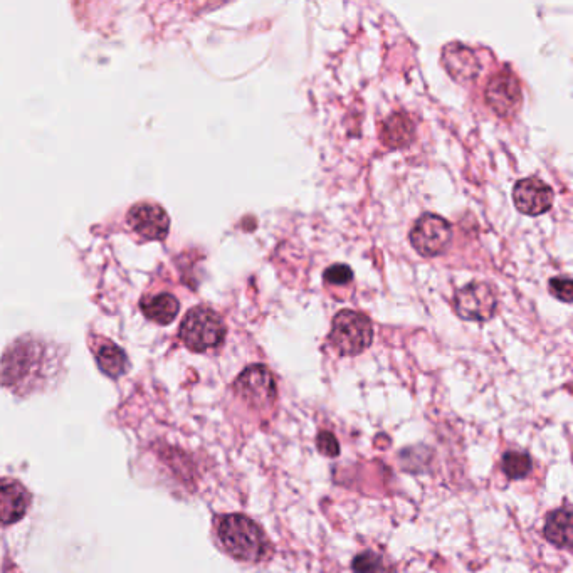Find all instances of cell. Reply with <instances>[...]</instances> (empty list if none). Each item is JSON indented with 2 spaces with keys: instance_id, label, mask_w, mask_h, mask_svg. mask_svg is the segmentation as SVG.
<instances>
[{
  "instance_id": "cell-1",
  "label": "cell",
  "mask_w": 573,
  "mask_h": 573,
  "mask_svg": "<svg viewBox=\"0 0 573 573\" xmlns=\"http://www.w3.org/2000/svg\"><path fill=\"white\" fill-rule=\"evenodd\" d=\"M63 362L58 345L43 338H19L0 360V384L21 397L41 392L56 384Z\"/></svg>"
},
{
  "instance_id": "cell-2",
  "label": "cell",
  "mask_w": 573,
  "mask_h": 573,
  "mask_svg": "<svg viewBox=\"0 0 573 573\" xmlns=\"http://www.w3.org/2000/svg\"><path fill=\"white\" fill-rule=\"evenodd\" d=\"M222 547L239 562H261L271 552L263 528L244 515H227L217 525Z\"/></svg>"
},
{
  "instance_id": "cell-3",
  "label": "cell",
  "mask_w": 573,
  "mask_h": 573,
  "mask_svg": "<svg viewBox=\"0 0 573 573\" xmlns=\"http://www.w3.org/2000/svg\"><path fill=\"white\" fill-rule=\"evenodd\" d=\"M226 332V323L221 315L206 306H197L190 310L180 326V338L185 347L197 353L221 347Z\"/></svg>"
},
{
  "instance_id": "cell-4",
  "label": "cell",
  "mask_w": 573,
  "mask_h": 573,
  "mask_svg": "<svg viewBox=\"0 0 573 573\" xmlns=\"http://www.w3.org/2000/svg\"><path fill=\"white\" fill-rule=\"evenodd\" d=\"M374 340V326L367 315L343 310L335 316L330 332L333 348L343 357H355L365 352Z\"/></svg>"
},
{
  "instance_id": "cell-5",
  "label": "cell",
  "mask_w": 573,
  "mask_h": 573,
  "mask_svg": "<svg viewBox=\"0 0 573 573\" xmlns=\"http://www.w3.org/2000/svg\"><path fill=\"white\" fill-rule=\"evenodd\" d=\"M412 248L424 258L441 256L453 239V227L436 214H424L417 219L411 231Z\"/></svg>"
},
{
  "instance_id": "cell-6",
  "label": "cell",
  "mask_w": 573,
  "mask_h": 573,
  "mask_svg": "<svg viewBox=\"0 0 573 573\" xmlns=\"http://www.w3.org/2000/svg\"><path fill=\"white\" fill-rule=\"evenodd\" d=\"M454 311L463 320L488 321L498 308L496 290L488 283H471L454 296Z\"/></svg>"
},
{
  "instance_id": "cell-7",
  "label": "cell",
  "mask_w": 573,
  "mask_h": 573,
  "mask_svg": "<svg viewBox=\"0 0 573 573\" xmlns=\"http://www.w3.org/2000/svg\"><path fill=\"white\" fill-rule=\"evenodd\" d=\"M236 394L253 407H268L276 400V382L268 368L263 365L248 367L237 377Z\"/></svg>"
},
{
  "instance_id": "cell-8",
  "label": "cell",
  "mask_w": 573,
  "mask_h": 573,
  "mask_svg": "<svg viewBox=\"0 0 573 573\" xmlns=\"http://www.w3.org/2000/svg\"><path fill=\"white\" fill-rule=\"evenodd\" d=\"M521 101L523 96H521L520 81L516 79L515 74L501 71L489 79L486 86V103L496 115L505 120L513 118L516 111L520 110Z\"/></svg>"
},
{
  "instance_id": "cell-9",
  "label": "cell",
  "mask_w": 573,
  "mask_h": 573,
  "mask_svg": "<svg viewBox=\"0 0 573 573\" xmlns=\"http://www.w3.org/2000/svg\"><path fill=\"white\" fill-rule=\"evenodd\" d=\"M515 206L525 216H542L553 206V190L537 177L516 182L513 190Z\"/></svg>"
},
{
  "instance_id": "cell-10",
  "label": "cell",
  "mask_w": 573,
  "mask_h": 573,
  "mask_svg": "<svg viewBox=\"0 0 573 573\" xmlns=\"http://www.w3.org/2000/svg\"><path fill=\"white\" fill-rule=\"evenodd\" d=\"M128 224L147 241H163L169 234L170 219L162 207L143 202L128 212Z\"/></svg>"
},
{
  "instance_id": "cell-11",
  "label": "cell",
  "mask_w": 573,
  "mask_h": 573,
  "mask_svg": "<svg viewBox=\"0 0 573 573\" xmlns=\"http://www.w3.org/2000/svg\"><path fill=\"white\" fill-rule=\"evenodd\" d=\"M31 495L16 479H0V530L16 525L26 516Z\"/></svg>"
},
{
  "instance_id": "cell-12",
  "label": "cell",
  "mask_w": 573,
  "mask_h": 573,
  "mask_svg": "<svg viewBox=\"0 0 573 573\" xmlns=\"http://www.w3.org/2000/svg\"><path fill=\"white\" fill-rule=\"evenodd\" d=\"M442 64L449 76L458 83L474 81L481 73L478 56L464 44H447L446 48L442 49Z\"/></svg>"
},
{
  "instance_id": "cell-13",
  "label": "cell",
  "mask_w": 573,
  "mask_h": 573,
  "mask_svg": "<svg viewBox=\"0 0 573 573\" xmlns=\"http://www.w3.org/2000/svg\"><path fill=\"white\" fill-rule=\"evenodd\" d=\"M416 133L414 123L405 113H394L382 123L380 140L385 147L404 148L412 142Z\"/></svg>"
},
{
  "instance_id": "cell-14",
  "label": "cell",
  "mask_w": 573,
  "mask_h": 573,
  "mask_svg": "<svg viewBox=\"0 0 573 573\" xmlns=\"http://www.w3.org/2000/svg\"><path fill=\"white\" fill-rule=\"evenodd\" d=\"M179 300L170 293L145 296L142 300L143 315L158 325H170L179 315Z\"/></svg>"
},
{
  "instance_id": "cell-15",
  "label": "cell",
  "mask_w": 573,
  "mask_h": 573,
  "mask_svg": "<svg viewBox=\"0 0 573 573\" xmlns=\"http://www.w3.org/2000/svg\"><path fill=\"white\" fill-rule=\"evenodd\" d=\"M545 538L560 548H570L572 545V511L568 506L553 511L547 518L543 528Z\"/></svg>"
},
{
  "instance_id": "cell-16",
  "label": "cell",
  "mask_w": 573,
  "mask_h": 573,
  "mask_svg": "<svg viewBox=\"0 0 573 573\" xmlns=\"http://www.w3.org/2000/svg\"><path fill=\"white\" fill-rule=\"evenodd\" d=\"M96 362L103 374L111 379H118L123 374H127L130 368L127 353L123 352L118 345L111 342H103L95 350Z\"/></svg>"
},
{
  "instance_id": "cell-17",
  "label": "cell",
  "mask_w": 573,
  "mask_h": 573,
  "mask_svg": "<svg viewBox=\"0 0 573 573\" xmlns=\"http://www.w3.org/2000/svg\"><path fill=\"white\" fill-rule=\"evenodd\" d=\"M531 471V461L523 453H506L503 456V473L510 479L525 478Z\"/></svg>"
},
{
  "instance_id": "cell-18",
  "label": "cell",
  "mask_w": 573,
  "mask_h": 573,
  "mask_svg": "<svg viewBox=\"0 0 573 573\" xmlns=\"http://www.w3.org/2000/svg\"><path fill=\"white\" fill-rule=\"evenodd\" d=\"M355 573H379L382 570V560L372 552L360 553L352 563Z\"/></svg>"
},
{
  "instance_id": "cell-19",
  "label": "cell",
  "mask_w": 573,
  "mask_h": 573,
  "mask_svg": "<svg viewBox=\"0 0 573 573\" xmlns=\"http://www.w3.org/2000/svg\"><path fill=\"white\" fill-rule=\"evenodd\" d=\"M326 283L333 284V286H343L348 284L353 279V271L347 264H333L330 268L326 269L323 274Z\"/></svg>"
},
{
  "instance_id": "cell-20",
  "label": "cell",
  "mask_w": 573,
  "mask_h": 573,
  "mask_svg": "<svg viewBox=\"0 0 573 573\" xmlns=\"http://www.w3.org/2000/svg\"><path fill=\"white\" fill-rule=\"evenodd\" d=\"M550 293L558 300L563 301V303H570L573 296L572 279L568 278V276L553 278L550 281Z\"/></svg>"
},
{
  "instance_id": "cell-21",
  "label": "cell",
  "mask_w": 573,
  "mask_h": 573,
  "mask_svg": "<svg viewBox=\"0 0 573 573\" xmlns=\"http://www.w3.org/2000/svg\"><path fill=\"white\" fill-rule=\"evenodd\" d=\"M316 447L320 449V453L328 458H337L340 454V444H338L337 437L333 436L332 432L323 431L316 437Z\"/></svg>"
}]
</instances>
